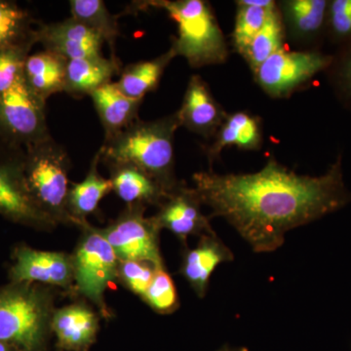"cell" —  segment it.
Here are the masks:
<instances>
[{"label":"cell","instance_id":"d6986e66","mask_svg":"<svg viewBox=\"0 0 351 351\" xmlns=\"http://www.w3.org/2000/svg\"><path fill=\"white\" fill-rule=\"evenodd\" d=\"M98 327L93 311L80 304L60 309L52 319L58 343L66 350H87L96 339Z\"/></svg>","mask_w":351,"mask_h":351},{"label":"cell","instance_id":"603a6c76","mask_svg":"<svg viewBox=\"0 0 351 351\" xmlns=\"http://www.w3.org/2000/svg\"><path fill=\"white\" fill-rule=\"evenodd\" d=\"M176 57L174 51L170 48L154 59L129 64L115 83L129 98L143 101L145 95L156 89L164 71Z\"/></svg>","mask_w":351,"mask_h":351},{"label":"cell","instance_id":"83f0119b","mask_svg":"<svg viewBox=\"0 0 351 351\" xmlns=\"http://www.w3.org/2000/svg\"><path fill=\"white\" fill-rule=\"evenodd\" d=\"M237 5L234 27L232 34L233 48L241 54L254 36L267 24L270 15L277 8L276 2L269 6H256L244 0L235 2Z\"/></svg>","mask_w":351,"mask_h":351},{"label":"cell","instance_id":"277c9868","mask_svg":"<svg viewBox=\"0 0 351 351\" xmlns=\"http://www.w3.org/2000/svg\"><path fill=\"white\" fill-rule=\"evenodd\" d=\"M69 158L52 137L25 149V180L32 199L55 221L68 214Z\"/></svg>","mask_w":351,"mask_h":351},{"label":"cell","instance_id":"f546056e","mask_svg":"<svg viewBox=\"0 0 351 351\" xmlns=\"http://www.w3.org/2000/svg\"><path fill=\"white\" fill-rule=\"evenodd\" d=\"M326 73L337 99L351 112V43L343 46L338 54L334 55Z\"/></svg>","mask_w":351,"mask_h":351},{"label":"cell","instance_id":"9c48e42d","mask_svg":"<svg viewBox=\"0 0 351 351\" xmlns=\"http://www.w3.org/2000/svg\"><path fill=\"white\" fill-rule=\"evenodd\" d=\"M117 258L103 232L94 230L85 233L73 258L78 290L99 306H104V293L119 274Z\"/></svg>","mask_w":351,"mask_h":351},{"label":"cell","instance_id":"8fae6325","mask_svg":"<svg viewBox=\"0 0 351 351\" xmlns=\"http://www.w3.org/2000/svg\"><path fill=\"white\" fill-rule=\"evenodd\" d=\"M201 202L195 189L179 184L166 196L160 210L152 217L159 230L166 228L186 241L191 235L215 233L210 219L201 211Z\"/></svg>","mask_w":351,"mask_h":351},{"label":"cell","instance_id":"4dcf8cb0","mask_svg":"<svg viewBox=\"0 0 351 351\" xmlns=\"http://www.w3.org/2000/svg\"><path fill=\"white\" fill-rule=\"evenodd\" d=\"M143 299L157 313H170L177 308L179 300L174 281L164 267L156 269L151 285Z\"/></svg>","mask_w":351,"mask_h":351},{"label":"cell","instance_id":"4fadbf2b","mask_svg":"<svg viewBox=\"0 0 351 351\" xmlns=\"http://www.w3.org/2000/svg\"><path fill=\"white\" fill-rule=\"evenodd\" d=\"M177 115L180 126L202 137L212 138L228 113L215 99L205 80L199 75H193Z\"/></svg>","mask_w":351,"mask_h":351},{"label":"cell","instance_id":"7402d4cb","mask_svg":"<svg viewBox=\"0 0 351 351\" xmlns=\"http://www.w3.org/2000/svg\"><path fill=\"white\" fill-rule=\"evenodd\" d=\"M119 69V60L115 56L110 59L101 56L69 60L64 92L76 98L90 96L99 88L112 82Z\"/></svg>","mask_w":351,"mask_h":351},{"label":"cell","instance_id":"d4e9b609","mask_svg":"<svg viewBox=\"0 0 351 351\" xmlns=\"http://www.w3.org/2000/svg\"><path fill=\"white\" fill-rule=\"evenodd\" d=\"M285 36L282 17L277 5L265 27L254 36L240 54L248 64L252 73L270 56L283 49Z\"/></svg>","mask_w":351,"mask_h":351},{"label":"cell","instance_id":"9a60e30c","mask_svg":"<svg viewBox=\"0 0 351 351\" xmlns=\"http://www.w3.org/2000/svg\"><path fill=\"white\" fill-rule=\"evenodd\" d=\"M277 5L285 32L295 43H314L326 34L329 0H285Z\"/></svg>","mask_w":351,"mask_h":351},{"label":"cell","instance_id":"cb8c5ba5","mask_svg":"<svg viewBox=\"0 0 351 351\" xmlns=\"http://www.w3.org/2000/svg\"><path fill=\"white\" fill-rule=\"evenodd\" d=\"M100 154L95 156L89 172L82 182L73 184L68 195V214L69 219L83 221L88 215L94 213L99 203L112 191L110 179L101 177L98 172Z\"/></svg>","mask_w":351,"mask_h":351},{"label":"cell","instance_id":"52a82bcc","mask_svg":"<svg viewBox=\"0 0 351 351\" xmlns=\"http://www.w3.org/2000/svg\"><path fill=\"white\" fill-rule=\"evenodd\" d=\"M47 322V302L38 293L29 290L0 293L1 343L36 351L43 345Z\"/></svg>","mask_w":351,"mask_h":351},{"label":"cell","instance_id":"e0dca14e","mask_svg":"<svg viewBox=\"0 0 351 351\" xmlns=\"http://www.w3.org/2000/svg\"><path fill=\"white\" fill-rule=\"evenodd\" d=\"M263 145L262 122L247 112L228 113L211 145L204 147L210 164L218 160L226 147H235L244 151H258Z\"/></svg>","mask_w":351,"mask_h":351},{"label":"cell","instance_id":"ac0fdd59","mask_svg":"<svg viewBox=\"0 0 351 351\" xmlns=\"http://www.w3.org/2000/svg\"><path fill=\"white\" fill-rule=\"evenodd\" d=\"M105 129L106 140L114 137L138 120L142 101L129 98L117 83L110 82L90 95Z\"/></svg>","mask_w":351,"mask_h":351},{"label":"cell","instance_id":"30bf717a","mask_svg":"<svg viewBox=\"0 0 351 351\" xmlns=\"http://www.w3.org/2000/svg\"><path fill=\"white\" fill-rule=\"evenodd\" d=\"M159 230L154 219L145 218L144 206H131L103 233L122 262L149 263L161 269L164 267L157 240Z\"/></svg>","mask_w":351,"mask_h":351},{"label":"cell","instance_id":"e575fe53","mask_svg":"<svg viewBox=\"0 0 351 351\" xmlns=\"http://www.w3.org/2000/svg\"><path fill=\"white\" fill-rule=\"evenodd\" d=\"M0 351H10L7 348V346L3 343L0 341Z\"/></svg>","mask_w":351,"mask_h":351},{"label":"cell","instance_id":"836d02e7","mask_svg":"<svg viewBox=\"0 0 351 351\" xmlns=\"http://www.w3.org/2000/svg\"><path fill=\"white\" fill-rule=\"evenodd\" d=\"M217 351H249L248 348L244 346H232L230 345H225L219 348Z\"/></svg>","mask_w":351,"mask_h":351},{"label":"cell","instance_id":"6da1fadb","mask_svg":"<svg viewBox=\"0 0 351 351\" xmlns=\"http://www.w3.org/2000/svg\"><path fill=\"white\" fill-rule=\"evenodd\" d=\"M195 191L212 216L235 228L256 253L280 248L286 233L343 209L351 202L339 154L320 176L300 175L269 159L263 169L249 174L193 176Z\"/></svg>","mask_w":351,"mask_h":351},{"label":"cell","instance_id":"3957f363","mask_svg":"<svg viewBox=\"0 0 351 351\" xmlns=\"http://www.w3.org/2000/svg\"><path fill=\"white\" fill-rule=\"evenodd\" d=\"M134 11L165 10L178 25V36L172 38L171 49L184 57L191 68L225 64L230 51L223 32L204 0H152L133 2Z\"/></svg>","mask_w":351,"mask_h":351},{"label":"cell","instance_id":"4316f807","mask_svg":"<svg viewBox=\"0 0 351 351\" xmlns=\"http://www.w3.org/2000/svg\"><path fill=\"white\" fill-rule=\"evenodd\" d=\"M31 13L16 2L0 0V50L36 38Z\"/></svg>","mask_w":351,"mask_h":351},{"label":"cell","instance_id":"8992f818","mask_svg":"<svg viewBox=\"0 0 351 351\" xmlns=\"http://www.w3.org/2000/svg\"><path fill=\"white\" fill-rule=\"evenodd\" d=\"M332 60L334 55L318 50L281 49L253 71L254 80L271 98H288L316 75L326 73Z\"/></svg>","mask_w":351,"mask_h":351},{"label":"cell","instance_id":"f1b7e54d","mask_svg":"<svg viewBox=\"0 0 351 351\" xmlns=\"http://www.w3.org/2000/svg\"><path fill=\"white\" fill-rule=\"evenodd\" d=\"M36 43L34 38L0 50V95L8 91L22 75L25 61Z\"/></svg>","mask_w":351,"mask_h":351},{"label":"cell","instance_id":"7c38bea8","mask_svg":"<svg viewBox=\"0 0 351 351\" xmlns=\"http://www.w3.org/2000/svg\"><path fill=\"white\" fill-rule=\"evenodd\" d=\"M34 36L36 43H40L44 49L57 53L68 61L103 56L104 38L71 17L61 22L40 25L34 31Z\"/></svg>","mask_w":351,"mask_h":351},{"label":"cell","instance_id":"44dd1931","mask_svg":"<svg viewBox=\"0 0 351 351\" xmlns=\"http://www.w3.org/2000/svg\"><path fill=\"white\" fill-rule=\"evenodd\" d=\"M112 170V191L130 206L160 205L167 196L165 191L144 171L128 164H108Z\"/></svg>","mask_w":351,"mask_h":351},{"label":"cell","instance_id":"484cf974","mask_svg":"<svg viewBox=\"0 0 351 351\" xmlns=\"http://www.w3.org/2000/svg\"><path fill=\"white\" fill-rule=\"evenodd\" d=\"M71 18L97 32L112 47L120 36L119 20L101 0H71Z\"/></svg>","mask_w":351,"mask_h":351},{"label":"cell","instance_id":"d6a6232c","mask_svg":"<svg viewBox=\"0 0 351 351\" xmlns=\"http://www.w3.org/2000/svg\"><path fill=\"white\" fill-rule=\"evenodd\" d=\"M156 269L149 263L127 261L120 263L119 274L131 291L143 297L151 285Z\"/></svg>","mask_w":351,"mask_h":351},{"label":"cell","instance_id":"5bb4252c","mask_svg":"<svg viewBox=\"0 0 351 351\" xmlns=\"http://www.w3.org/2000/svg\"><path fill=\"white\" fill-rule=\"evenodd\" d=\"M16 281H38L66 286L73 278V258L56 252L21 249L12 269Z\"/></svg>","mask_w":351,"mask_h":351},{"label":"cell","instance_id":"ffe728a7","mask_svg":"<svg viewBox=\"0 0 351 351\" xmlns=\"http://www.w3.org/2000/svg\"><path fill=\"white\" fill-rule=\"evenodd\" d=\"M68 60L52 51L29 55L23 75L27 86L44 101L52 95L64 92Z\"/></svg>","mask_w":351,"mask_h":351},{"label":"cell","instance_id":"5b68a950","mask_svg":"<svg viewBox=\"0 0 351 351\" xmlns=\"http://www.w3.org/2000/svg\"><path fill=\"white\" fill-rule=\"evenodd\" d=\"M45 108L46 101L27 86L22 73L0 95V140L25 149L49 138Z\"/></svg>","mask_w":351,"mask_h":351},{"label":"cell","instance_id":"7a4b0ae2","mask_svg":"<svg viewBox=\"0 0 351 351\" xmlns=\"http://www.w3.org/2000/svg\"><path fill=\"white\" fill-rule=\"evenodd\" d=\"M180 127L177 112L152 121L138 119L105 140L99 152L101 160L135 166L170 193L180 184L174 174L175 134Z\"/></svg>","mask_w":351,"mask_h":351},{"label":"cell","instance_id":"1f68e13d","mask_svg":"<svg viewBox=\"0 0 351 351\" xmlns=\"http://www.w3.org/2000/svg\"><path fill=\"white\" fill-rule=\"evenodd\" d=\"M325 36L341 47L351 43V0H329Z\"/></svg>","mask_w":351,"mask_h":351},{"label":"cell","instance_id":"ba28073f","mask_svg":"<svg viewBox=\"0 0 351 351\" xmlns=\"http://www.w3.org/2000/svg\"><path fill=\"white\" fill-rule=\"evenodd\" d=\"M24 166L25 149L0 140V213L23 223L55 225L29 195Z\"/></svg>","mask_w":351,"mask_h":351},{"label":"cell","instance_id":"2e32d148","mask_svg":"<svg viewBox=\"0 0 351 351\" xmlns=\"http://www.w3.org/2000/svg\"><path fill=\"white\" fill-rule=\"evenodd\" d=\"M234 256L216 233L203 235L199 243L189 250L182 261V274L200 298L206 294L215 269L223 263L232 262Z\"/></svg>","mask_w":351,"mask_h":351}]
</instances>
